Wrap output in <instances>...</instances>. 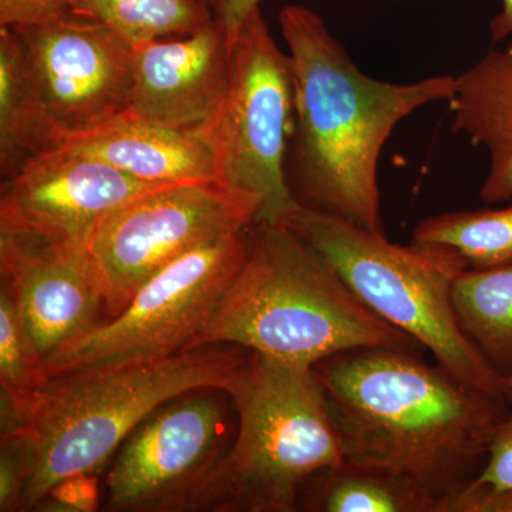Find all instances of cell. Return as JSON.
<instances>
[{
  "label": "cell",
  "mask_w": 512,
  "mask_h": 512,
  "mask_svg": "<svg viewBox=\"0 0 512 512\" xmlns=\"http://www.w3.org/2000/svg\"><path fill=\"white\" fill-rule=\"evenodd\" d=\"M315 372L345 458L409 478L437 504L476 480L495 427L511 409L505 397L406 350H349Z\"/></svg>",
  "instance_id": "1"
},
{
  "label": "cell",
  "mask_w": 512,
  "mask_h": 512,
  "mask_svg": "<svg viewBox=\"0 0 512 512\" xmlns=\"http://www.w3.org/2000/svg\"><path fill=\"white\" fill-rule=\"evenodd\" d=\"M279 25L295 84L293 197L303 207L384 232L377 181L384 144L414 111L450 100L456 77L392 83L367 76L305 6H285Z\"/></svg>",
  "instance_id": "2"
},
{
  "label": "cell",
  "mask_w": 512,
  "mask_h": 512,
  "mask_svg": "<svg viewBox=\"0 0 512 512\" xmlns=\"http://www.w3.org/2000/svg\"><path fill=\"white\" fill-rule=\"evenodd\" d=\"M220 345L311 366L355 349L426 350L370 311L285 224L251 228L247 258L190 350Z\"/></svg>",
  "instance_id": "3"
},
{
  "label": "cell",
  "mask_w": 512,
  "mask_h": 512,
  "mask_svg": "<svg viewBox=\"0 0 512 512\" xmlns=\"http://www.w3.org/2000/svg\"><path fill=\"white\" fill-rule=\"evenodd\" d=\"M237 346L90 367L50 377L28 402L2 403V436L20 434L32 474L20 511L35 510L64 478L93 474L164 404L197 390H222L247 357Z\"/></svg>",
  "instance_id": "4"
},
{
  "label": "cell",
  "mask_w": 512,
  "mask_h": 512,
  "mask_svg": "<svg viewBox=\"0 0 512 512\" xmlns=\"http://www.w3.org/2000/svg\"><path fill=\"white\" fill-rule=\"evenodd\" d=\"M224 393L238 414V433L201 510H299L306 483L345 460L315 366L248 350Z\"/></svg>",
  "instance_id": "5"
},
{
  "label": "cell",
  "mask_w": 512,
  "mask_h": 512,
  "mask_svg": "<svg viewBox=\"0 0 512 512\" xmlns=\"http://www.w3.org/2000/svg\"><path fill=\"white\" fill-rule=\"evenodd\" d=\"M367 308L430 350L441 367L468 386L503 396V376L458 323L453 289L468 264L440 244L390 242L384 232L299 204L286 218Z\"/></svg>",
  "instance_id": "6"
},
{
  "label": "cell",
  "mask_w": 512,
  "mask_h": 512,
  "mask_svg": "<svg viewBox=\"0 0 512 512\" xmlns=\"http://www.w3.org/2000/svg\"><path fill=\"white\" fill-rule=\"evenodd\" d=\"M293 130L291 57L276 45L258 8L232 40L227 92L204 131L214 150L217 183L256 198L258 224H284L299 205L288 181Z\"/></svg>",
  "instance_id": "7"
},
{
  "label": "cell",
  "mask_w": 512,
  "mask_h": 512,
  "mask_svg": "<svg viewBox=\"0 0 512 512\" xmlns=\"http://www.w3.org/2000/svg\"><path fill=\"white\" fill-rule=\"evenodd\" d=\"M251 228L168 266L110 322L99 323L47 357L49 379L90 367L153 362L190 350L244 264Z\"/></svg>",
  "instance_id": "8"
},
{
  "label": "cell",
  "mask_w": 512,
  "mask_h": 512,
  "mask_svg": "<svg viewBox=\"0 0 512 512\" xmlns=\"http://www.w3.org/2000/svg\"><path fill=\"white\" fill-rule=\"evenodd\" d=\"M261 204L224 185H167L109 215L87 244L111 318L147 282L205 245L258 224Z\"/></svg>",
  "instance_id": "9"
},
{
  "label": "cell",
  "mask_w": 512,
  "mask_h": 512,
  "mask_svg": "<svg viewBox=\"0 0 512 512\" xmlns=\"http://www.w3.org/2000/svg\"><path fill=\"white\" fill-rule=\"evenodd\" d=\"M218 390H197L160 407L124 440L104 484L106 510H201L227 453V413Z\"/></svg>",
  "instance_id": "10"
},
{
  "label": "cell",
  "mask_w": 512,
  "mask_h": 512,
  "mask_svg": "<svg viewBox=\"0 0 512 512\" xmlns=\"http://www.w3.org/2000/svg\"><path fill=\"white\" fill-rule=\"evenodd\" d=\"M15 30L53 148L126 114L133 46L109 26L73 13Z\"/></svg>",
  "instance_id": "11"
},
{
  "label": "cell",
  "mask_w": 512,
  "mask_h": 512,
  "mask_svg": "<svg viewBox=\"0 0 512 512\" xmlns=\"http://www.w3.org/2000/svg\"><path fill=\"white\" fill-rule=\"evenodd\" d=\"M167 185L57 147L29 158L3 185L0 234L89 244L101 222L140 195Z\"/></svg>",
  "instance_id": "12"
},
{
  "label": "cell",
  "mask_w": 512,
  "mask_h": 512,
  "mask_svg": "<svg viewBox=\"0 0 512 512\" xmlns=\"http://www.w3.org/2000/svg\"><path fill=\"white\" fill-rule=\"evenodd\" d=\"M0 268L43 360L99 325L104 296L86 245L0 234Z\"/></svg>",
  "instance_id": "13"
},
{
  "label": "cell",
  "mask_w": 512,
  "mask_h": 512,
  "mask_svg": "<svg viewBox=\"0 0 512 512\" xmlns=\"http://www.w3.org/2000/svg\"><path fill=\"white\" fill-rule=\"evenodd\" d=\"M231 52L217 18L191 35L133 46L126 116L204 134L227 92Z\"/></svg>",
  "instance_id": "14"
},
{
  "label": "cell",
  "mask_w": 512,
  "mask_h": 512,
  "mask_svg": "<svg viewBox=\"0 0 512 512\" xmlns=\"http://www.w3.org/2000/svg\"><path fill=\"white\" fill-rule=\"evenodd\" d=\"M59 147L154 185L217 183L214 150L204 134L158 126L126 114L89 133L67 138Z\"/></svg>",
  "instance_id": "15"
},
{
  "label": "cell",
  "mask_w": 512,
  "mask_h": 512,
  "mask_svg": "<svg viewBox=\"0 0 512 512\" xmlns=\"http://www.w3.org/2000/svg\"><path fill=\"white\" fill-rule=\"evenodd\" d=\"M456 133L488 151L480 197L487 204L512 200V43L490 50L456 77L448 100Z\"/></svg>",
  "instance_id": "16"
},
{
  "label": "cell",
  "mask_w": 512,
  "mask_h": 512,
  "mask_svg": "<svg viewBox=\"0 0 512 512\" xmlns=\"http://www.w3.org/2000/svg\"><path fill=\"white\" fill-rule=\"evenodd\" d=\"M299 508L315 512H436L437 501L409 478L345 458L306 483Z\"/></svg>",
  "instance_id": "17"
},
{
  "label": "cell",
  "mask_w": 512,
  "mask_h": 512,
  "mask_svg": "<svg viewBox=\"0 0 512 512\" xmlns=\"http://www.w3.org/2000/svg\"><path fill=\"white\" fill-rule=\"evenodd\" d=\"M458 323L501 376L512 375V258L467 268L453 289Z\"/></svg>",
  "instance_id": "18"
},
{
  "label": "cell",
  "mask_w": 512,
  "mask_h": 512,
  "mask_svg": "<svg viewBox=\"0 0 512 512\" xmlns=\"http://www.w3.org/2000/svg\"><path fill=\"white\" fill-rule=\"evenodd\" d=\"M53 141L30 80L18 32L0 26V165L6 178Z\"/></svg>",
  "instance_id": "19"
},
{
  "label": "cell",
  "mask_w": 512,
  "mask_h": 512,
  "mask_svg": "<svg viewBox=\"0 0 512 512\" xmlns=\"http://www.w3.org/2000/svg\"><path fill=\"white\" fill-rule=\"evenodd\" d=\"M74 13L97 20L131 46L197 32L215 18L201 0H73Z\"/></svg>",
  "instance_id": "20"
},
{
  "label": "cell",
  "mask_w": 512,
  "mask_h": 512,
  "mask_svg": "<svg viewBox=\"0 0 512 512\" xmlns=\"http://www.w3.org/2000/svg\"><path fill=\"white\" fill-rule=\"evenodd\" d=\"M412 241L454 248L468 268L500 264L512 258V205L434 215L416 225Z\"/></svg>",
  "instance_id": "21"
},
{
  "label": "cell",
  "mask_w": 512,
  "mask_h": 512,
  "mask_svg": "<svg viewBox=\"0 0 512 512\" xmlns=\"http://www.w3.org/2000/svg\"><path fill=\"white\" fill-rule=\"evenodd\" d=\"M49 382L45 360L37 352L12 292H0V386L2 402L19 406Z\"/></svg>",
  "instance_id": "22"
},
{
  "label": "cell",
  "mask_w": 512,
  "mask_h": 512,
  "mask_svg": "<svg viewBox=\"0 0 512 512\" xmlns=\"http://www.w3.org/2000/svg\"><path fill=\"white\" fill-rule=\"evenodd\" d=\"M32 474V454L20 434L2 436L0 451V511H20Z\"/></svg>",
  "instance_id": "23"
},
{
  "label": "cell",
  "mask_w": 512,
  "mask_h": 512,
  "mask_svg": "<svg viewBox=\"0 0 512 512\" xmlns=\"http://www.w3.org/2000/svg\"><path fill=\"white\" fill-rule=\"evenodd\" d=\"M436 512H512V488L473 480L437 504Z\"/></svg>",
  "instance_id": "24"
},
{
  "label": "cell",
  "mask_w": 512,
  "mask_h": 512,
  "mask_svg": "<svg viewBox=\"0 0 512 512\" xmlns=\"http://www.w3.org/2000/svg\"><path fill=\"white\" fill-rule=\"evenodd\" d=\"M73 13V0H0L2 28L43 25Z\"/></svg>",
  "instance_id": "25"
},
{
  "label": "cell",
  "mask_w": 512,
  "mask_h": 512,
  "mask_svg": "<svg viewBox=\"0 0 512 512\" xmlns=\"http://www.w3.org/2000/svg\"><path fill=\"white\" fill-rule=\"evenodd\" d=\"M37 507L49 511L90 512L99 508V484L93 474L64 478L43 498Z\"/></svg>",
  "instance_id": "26"
},
{
  "label": "cell",
  "mask_w": 512,
  "mask_h": 512,
  "mask_svg": "<svg viewBox=\"0 0 512 512\" xmlns=\"http://www.w3.org/2000/svg\"><path fill=\"white\" fill-rule=\"evenodd\" d=\"M476 480L495 488H512V407L495 427L487 461Z\"/></svg>",
  "instance_id": "27"
},
{
  "label": "cell",
  "mask_w": 512,
  "mask_h": 512,
  "mask_svg": "<svg viewBox=\"0 0 512 512\" xmlns=\"http://www.w3.org/2000/svg\"><path fill=\"white\" fill-rule=\"evenodd\" d=\"M262 0H218L215 18L220 20L232 43L239 29L255 9L261 8Z\"/></svg>",
  "instance_id": "28"
},
{
  "label": "cell",
  "mask_w": 512,
  "mask_h": 512,
  "mask_svg": "<svg viewBox=\"0 0 512 512\" xmlns=\"http://www.w3.org/2000/svg\"><path fill=\"white\" fill-rule=\"evenodd\" d=\"M490 30L495 42L512 36V0H503V9L491 20Z\"/></svg>",
  "instance_id": "29"
},
{
  "label": "cell",
  "mask_w": 512,
  "mask_h": 512,
  "mask_svg": "<svg viewBox=\"0 0 512 512\" xmlns=\"http://www.w3.org/2000/svg\"><path fill=\"white\" fill-rule=\"evenodd\" d=\"M503 394L507 403L512 407V375L503 377Z\"/></svg>",
  "instance_id": "30"
},
{
  "label": "cell",
  "mask_w": 512,
  "mask_h": 512,
  "mask_svg": "<svg viewBox=\"0 0 512 512\" xmlns=\"http://www.w3.org/2000/svg\"><path fill=\"white\" fill-rule=\"evenodd\" d=\"M201 2L207 3V5L210 6V8H212V10H214L215 13V8H217L218 0H201Z\"/></svg>",
  "instance_id": "31"
}]
</instances>
